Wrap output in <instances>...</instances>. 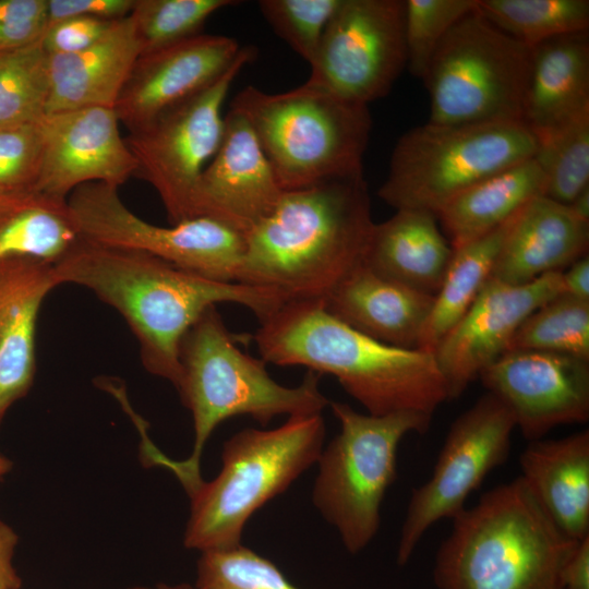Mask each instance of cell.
<instances>
[{
  "label": "cell",
  "mask_w": 589,
  "mask_h": 589,
  "mask_svg": "<svg viewBox=\"0 0 589 589\" xmlns=\"http://www.w3.org/2000/svg\"><path fill=\"white\" fill-rule=\"evenodd\" d=\"M53 268L60 285L85 287L117 310L137 338L144 368L175 387L180 342L206 310L237 303L261 323L285 304L273 289L208 279L151 253L84 238Z\"/></svg>",
  "instance_id": "obj_1"
},
{
  "label": "cell",
  "mask_w": 589,
  "mask_h": 589,
  "mask_svg": "<svg viewBox=\"0 0 589 589\" xmlns=\"http://www.w3.org/2000/svg\"><path fill=\"white\" fill-rule=\"evenodd\" d=\"M374 224L363 173L284 192L245 236L238 283L273 289L285 303L324 302L363 264Z\"/></svg>",
  "instance_id": "obj_2"
},
{
  "label": "cell",
  "mask_w": 589,
  "mask_h": 589,
  "mask_svg": "<svg viewBox=\"0 0 589 589\" xmlns=\"http://www.w3.org/2000/svg\"><path fill=\"white\" fill-rule=\"evenodd\" d=\"M253 336L266 363L334 376L373 416L432 417L448 400L432 352L375 340L332 316L321 301L283 304Z\"/></svg>",
  "instance_id": "obj_3"
},
{
  "label": "cell",
  "mask_w": 589,
  "mask_h": 589,
  "mask_svg": "<svg viewBox=\"0 0 589 589\" xmlns=\"http://www.w3.org/2000/svg\"><path fill=\"white\" fill-rule=\"evenodd\" d=\"M181 374L176 386L193 420L191 455L173 460L148 443L145 461L170 470L189 493L202 480L201 457L213 431L238 416L262 425L275 417L321 414L330 401L318 387L320 376L309 371L297 386H284L268 374L266 362L243 352L216 306L206 310L184 334L179 348Z\"/></svg>",
  "instance_id": "obj_4"
},
{
  "label": "cell",
  "mask_w": 589,
  "mask_h": 589,
  "mask_svg": "<svg viewBox=\"0 0 589 589\" xmlns=\"http://www.w3.org/2000/svg\"><path fill=\"white\" fill-rule=\"evenodd\" d=\"M433 568L436 589H564L578 540L564 534L518 477L453 519Z\"/></svg>",
  "instance_id": "obj_5"
},
{
  "label": "cell",
  "mask_w": 589,
  "mask_h": 589,
  "mask_svg": "<svg viewBox=\"0 0 589 589\" xmlns=\"http://www.w3.org/2000/svg\"><path fill=\"white\" fill-rule=\"evenodd\" d=\"M229 109L249 122L284 192L363 173L368 105L305 82L281 93L249 85Z\"/></svg>",
  "instance_id": "obj_6"
},
{
  "label": "cell",
  "mask_w": 589,
  "mask_h": 589,
  "mask_svg": "<svg viewBox=\"0 0 589 589\" xmlns=\"http://www.w3.org/2000/svg\"><path fill=\"white\" fill-rule=\"evenodd\" d=\"M324 438L322 414L290 417L278 428H247L229 437L218 474L187 493L184 546L204 552L241 544L251 516L316 464Z\"/></svg>",
  "instance_id": "obj_7"
},
{
  "label": "cell",
  "mask_w": 589,
  "mask_h": 589,
  "mask_svg": "<svg viewBox=\"0 0 589 589\" xmlns=\"http://www.w3.org/2000/svg\"><path fill=\"white\" fill-rule=\"evenodd\" d=\"M537 148L536 135L522 121H428L398 139L377 194L396 211L423 209L437 215L474 183L534 157Z\"/></svg>",
  "instance_id": "obj_8"
},
{
  "label": "cell",
  "mask_w": 589,
  "mask_h": 589,
  "mask_svg": "<svg viewBox=\"0 0 589 589\" xmlns=\"http://www.w3.org/2000/svg\"><path fill=\"white\" fill-rule=\"evenodd\" d=\"M329 406L340 431L317 458L312 502L336 529L345 549L356 554L378 531L401 440L411 432H426L432 417L412 411L373 416L338 401Z\"/></svg>",
  "instance_id": "obj_9"
},
{
  "label": "cell",
  "mask_w": 589,
  "mask_h": 589,
  "mask_svg": "<svg viewBox=\"0 0 589 589\" xmlns=\"http://www.w3.org/2000/svg\"><path fill=\"white\" fill-rule=\"evenodd\" d=\"M531 48L477 10L446 35L422 77L429 122L461 124L522 121Z\"/></svg>",
  "instance_id": "obj_10"
},
{
  "label": "cell",
  "mask_w": 589,
  "mask_h": 589,
  "mask_svg": "<svg viewBox=\"0 0 589 589\" xmlns=\"http://www.w3.org/2000/svg\"><path fill=\"white\" fill-rule=\"evenodd\" d=\"M68 204L85 240L151 253L202 277L238 283L245 235L211 217L157 226L134 214L118 188L92 182L75 189Z\"/></svg>",
  "instance_id": "obj_11"
},
{
  "label": "cell",
  "mask_w": 589,
  "mask_h": 589,
  "mask_svg": "<svg viewBox=\"0 0 589 589\" xmlns=\"http://www.w3.org/2000/svg\"><path fill=\"white\" fill-rule=\"evenodd\" d=\"M255 55L253 47H243L236 62L215 83L125 137L137 173L156 190L171 224L193 217L199 179L223 139L224 101L235 79Z\"/></svg>",
  "instance_id": "obj_12"
},
{
  "label": "cell",
  "mask_w": 589,
  "mask_h": 589,
  "mask_svg": "<svg viewBox=\"0 0 589 589\" xmlns=\"http://www.w3.org/2000/svg\"><path fill=\"white\" fill-rule=\"evenodd\" d=\"M515 429L510 410L489 392L453 422L432 476L411 493L397 548L399 566L434 524L456 517L485 477L506 461Z\"/></svg>",
  "instance_id": "obj_13"
},
{
  "label": "cell",
  "mask_w": 589,
  "mask_h": 589,
  "mask_svg": "<svg viewBox=\"0 0 589 589\" xmlns=\"http://www.w3.org/2000/svg\"><path fill=\"white\" fill-rule=\"evenodd\" d=\"M404 0H341L306 82L368 105L385 97L407 67Z\"/></svg>",
  "instance_id": "obj_14"
},
{
  "label": "cell",
  "mask_w": 589,
  "mask_h": 589,
  "mask_svg": "<svg viewBox=\"0 0 589 589\" xmlns=\"http://www.w3.org/2000/svg\"><path fill=\"white\" fill-rule=\"evenodd\" d=\"M489 393L514 416L529 441L564 424L589 419V360L536 351L508 350L479 375Z\"/></svg>",
  "instance_id": "obj_15"
},
{
  "label": "cell",
  "mask_w": 589,
  "mask_h": 589,
  "mask_svg": "<svg viewBox=\"0 0 589 589\" xmlns=\"http://www.w3.org/2000/svg\"><path fill=\"white\" fill-rule=\"evenodd\" d=\"M562 273L546 274L525 285L488 280L466 314L432 352L448 400L458 398L508 350L517 329L533 311L565 292Z\"/></svg>",
  "instance_id": "obj_16"
},
{
  "label": "cell",
  "mask_w": 589,
  "mask_h": 589,
  "mask_svg": "<svg viewBox=\"0 0 589 589\" xmlns=\"http://www.w3.org/2000/svg\"><path fill=\"white\" fill-rule=\"evenodd\" d=\"M113 108L88 107L46 115L40 121L43 160L37 192L60 200L79 187L119 188L137 164Z\"/></svg>",
  "instance_id": "obj_17"
},
{
  "label": "cell",
  "mask_w": 589,
  "mask_h": 589,
  "mask_svg": "<svg viewBox=\"0 0 589 589\" xmlns=\"http://www.w3.org/2000/svg\"><path fill=\"white\" fill-rule=\"evenodd\" d=\"M242 48L232 37L200 34L141 53L115 106L120 123L134 131L204 91L231 68Z\"/></svg>",
  "instance_id": "obj_18"
},
{
  "label": "cell",
  "mask_w": 589,
  "mask_h": 589,
  "mask_svg": "<svg viewBox=\"0 0 589 589\" xmlns=\"http://www.w3.org/2000/svg\"><path fill=\"white\" fill-rule=\"evenodd\" d=\"M283 193L249 122L229 109L219 147L199 179L192 218L211 217L247 236Z\"/></svg>",
  "instance_id": "obj_19"
},
{
  "label": "cell",
  "mask_w": 589,
  "mask_h": 589,
  "mask_svg": "<svg viewBox=\"0 0 589 589\" xmlns=\"http://www.w3.org/2000/svg\"><path fill=\"white\" fill-rule=\"evenodd\" d=\"M589 223L568 205L542 195L515 214L491 278L525 285L543 275L564 272L588 254Z\"/></svg>",
  "instance_id": "obj_20"
},
{
  "label": "cell",
  "mask_w": 589,
  "mask_h": 589,
  "mask_svg": "<svg viewBox=\"0 0 589 589\" xmlns=\"http://www.w3.org/2000/svg\"><path fill=\"white\" fill-rule=\"evenodd\" d=\"M59 285L53 265L31 259L0 263V424L32 387L39 310Z\"/></svg>",
  "instance_id": "obj_21"
},
{
  "label": "cell",
  "mask_w": 589,
  "mask_h": 589,
  "mask_svg": "<svg viewBox=\"0 0 589 589\" xmlns=\"http://www.w3.org/2000/svg\"><path fill=\"white\" fill-rule=\"evenodd\" d=\"M434 296L408 288L371 271H352L323 302L351 328L387 345L418 348Z\"/></svg>",
  "instance_id": "obj_22"
},
{
  "label": "cell",
  "mask_w": 589,
  "mask_h": 589,
  "mask_svg": "<svg viewBox=\"0 0 589 589\" xmlns=\"http://www.w3.org/2000/svg\"><path fill=\"white\" fill-rule=\"evenodd\" d=\"M141 55L128 15L95 45L72 53L49 56L47 115L88 107L113 108Z\"/></svg>",
  "instance_id": "obj_23"
},
{
  "label": "cell",
  "mask_w": 589,
  "mask_h": 589,
  "mask_svg": "<svg viewBox=\"0 0 589 589\" xmlns=\"http://www.w3.org/2000/svg\"><path fill=\"white\" fill-rule=\"evenodd\" d=\"M519 464L521 479L568 538L589 536V431L530 441Z\"/></svg>",
  "instance_id": "obj_24"
},
{
  "label": "cell",
  "mask_w": 589,
  "mask_h": 589,
  "mask_svg": "<svg viewBox=\"0 0 589 589\" xmlns=\"http://www.w3.org/2000/svg\"><path fill=\"white\" fill-rule=\"evenodd\" d=\"M589 111V29L531 47L522 122L537 139Z\"/></svg>",
  "instance_id": "obj_25"
},
{
  "label": "cell",
  "mask_w": 589,
  "mask_h": 589,
  "mask_svg": "<svg viewBox=\"0 0 589 589\" xmlns=\"http://www.w3.org/2000/svg\"><path fill=\"white\" fill-rule=\"evenodd\" d=\"M437 221L428 211L397 209L374 224L363 264L384 278L435 296L453 254Z\"/></svg>",
  "instance_id": "obj_26"
},
{
  "label": "cell",
  "mask_w": 589,
  "mask_h": 589,
  "mask_svg": "<svg viewBox=\"0 0 589 589\" xmlns=\"http://www.w3.org/2000/svg\"><path fill=\"white\" fill-rule=\"evenodd\" d=\"M545 190V175L532 157L474 183L436 217L455 249L501 227Z\"/></svg>",
  "instance_id": "obj_27"
},
{
  "label": "cell",
  "mask_w": 589,
  "mask_h": 589,
  "mask_svg": "<svg viewBox=\"0 0 589 589\" xmlns=\"http://www.w3.org/2000/svg\"><path fill=\"white\" fill-rule=\"evenodd\" d=\"M82 239L67 200L35 192L0 203V263L31 259L55 266Z\"/></svg>",
  "instance_id": "obj_28"
},
{
  "label": "cell",
  "mask_w": 589,
  "mask_h": 589,
  "mask_svg": "<svg viewBox=\"0 0 589 589\" xmlns=\"http://www.w3.org/2000/svg\"><path fill=\"white\" fill-rule=\"evenodd\" d=\"M513 217L485 236L453 249L450 262L434 296L418 349L433 352L472 305L491 278Z\"/></svg>",
  "instance_id": "obj_29"
},
{
  "label": "cell",
  "mask_w": 589,
  "mask_h": 589,
  "mask_svg": "<svg viewBox=\"0 0 589 589\" xmlns=\"http://www.w3.org/2000/svg\"><path fill=\"white\" fill-rule=\"evenodd\" d=\"M476 10L530 48L554 37L589 29L588 0H477Z\"/></svg>",
  "instance_id": "obj_30"
},
{
  "label": "cell",
  "mask_w": 589,
  "mask_h": 589,
  "mask_svg": "<svg viewBox=\"0 0 589 589\" xmlns=\"http://www.w3.org/2000/svg\"><path fill=\"white\" fill-rule=\"evenodd\" d=\"M40 40L0 53V129L38 123L47 115L49 56Z\"/></svg>",
  "instance_id": "obj_31"
},
{
  "label": "cell",
  "mask_w": 589,
  "mask_h": 589,
  "mask_svg": "<svg viewBox=\"0 0 589 589\" xmlns=\"http://www.w3.org/2000/svg\"><path fill=\"white\" fill-rule=\"evenodd\" d=\"M508 350L545 351L589 360V301L565 292L553 298L524 321Z\"/></svg>",
  "instance_id": "obj_32"
},
{
  "label": "cell",
  "mask_w": 589,
  "mask_h": 589,
  "mask_svg": "<svg viewBox=\"0 0 589 589\" xmlns=\"http://www.w3.org/2000/svg\"><path fill=\"white\" fill-rule=\"evenodd\" d=\"M537 140L545 196L568 205L589 185V111Z\"/></svg>",
  "instance_id": "obj_33"
},
{
  "label": "cell",
  "mask_w": 589,
  "mask_h": 589,
  "mask_svg": "<svg viewBox=\"0 0 589 589\" xmlns=\"http://www.w3.org/2000/svg\"><path fill=\"white\" fill-rule=\"evenodd\" d=\"M239 3L232 0H135L129 14L141 53L200 35L216 11Z\"/></svg>",
  "instance_id": "obj_34"
},
{
  "label": "cell",
  "mask_w": 589,
  "mask_h": 589,
  "mask_svg": "<svg viewBox=\"0 0 589 589\" xmlns=\"http://www.w3.org/2000/svg\"><path fill=\"white\" fill-rule=\"evenodd\" d=\"M407 69L422 80L443 39L477 0H404Z\"/></svg>",
  "instance_id": "obj_35"
},
{
  "label": "cell",
  "mask_w": 589,
  "mask_h": 589,
  "mask_svg": "<svg viewBox=\"0 0 589 589\" xmlns=\"http://www.w3.org/2000/svg\"><path fill=\"white\" fill-rule=\"evenodd\" d=\"M195 589H300L269 560L242 544L201 552Z\"/></svg>",
  "instance_id": "obj_36"
},
{
  "label": "cell",
  "mask_w": 589,
  "mask_h": 589,
  "mask_svg": "<svg viewBox=\"0 0 589 589\" xmlns=\"http://www.w3.org/2000/svg\"><path fill=\"white\" fill-rule=\"evenodd\" d=\"M341 0H261L259 9L274 33L309 64Z\"/></svg>",
  "instance_id": "obj_37"
},
{
  "label": "cell",
  "mask_w": 589,
  "mask_h": 589,
  "mask_svg": "<svg viewBox=\"0 0 589 589\" xmlns=\"http://www.w3.org/2000/svg\"><path fill=\"white\" fill-rule=\"evenodd\" d=\"M41 160L40 122L0 129V203L37 192Z\"/></svg>",
  "instance_id": "obj_38"
},
{
  "label": "cell",
  "mask_w": 589,
  "mask_h": 589,
  "mask_svg": "<svg viewBox=\"0 0 589 589\" xmlns=\"http://www.w3.org/2000/svg\"><path fill=\"white\" fill-rule=\"evenodd\" d=\"M47 27V0H0V53L37 43Z\"/></svg>",
  "instance_id": "obj_39"
},
{
  "label": "cell",
  "mask_w": 589,
  "mask_h": 589,
  "mask_svg": "<svg viewBox=\"0 0 589 589\" xmlns=\"http://www.w3.org/2000/svg\"><path fill=\"white\" fill-rule=\"evenodd\" d=\"M117 21L68 17L49 24L40 41L48 56L77 52L99 41Z\"/></svg>",
  "instance_id": "obj_40"
},
{
  "label": "cell",
  "mask_w": 589,
  "mask_h": 589,
  "mask_svg": "<svg viewBox=\"0 0 589 589\" xmlns=\"http://www.w3.org/2000/svg\"><path fill=\"white\" fill-rule=\"evenodd\" d=\"M135 0H47L48 25L74 16L116 21L127 17Z\"/></svg>",
  "instance_id": "obj_41"
},
{
  "label": "cell",
  "mask_w": 589,
  "mask_h": 589,
  "mask_svg": "<svg viewBox=\"0 0 589 589\" xmlns=\"http://www.w3.org/2000/svg\"><path fill=\"white\" fill-rule=\"evenodd\" d=\"M564 589H589V536L578 540L562 568Z\"/></svg>",
  "instance_id": "obj_42"
},
{
  "label": "cell",
  "mask_w": 589,
  "mask_h": 589,
  "mask_svg": "<svg viewBox=\"0 0 589 589\" xmlns=\"http://www.w3.org/2000/svg\"><path fill=\"white\" fill-rule=\"evenodd\" d=\"M17 541L15 531L0 519V589H20L22 586V579L13 565Z\"/></svg>",
  "instance_id": "obj_43"
},
{
  "label": "cell",
  "mask_w": 589,
  "mask_h": 589,
  "mask_svg": "<svg viewBox=\"0 0 589 589\" xmlns=\"http://www.w3.org/2000/svg\"><path fill=\"white\" fill-rule=\"evenodd\" d=\"M565 293L589 301V256L578 259L562 273Z\"/></svg>",
  "instance_id": "obj_44"
},
{
  "label": "cell",
  "mask_w": 589,
  "mask_h": 589,
  "mask_svg": "<svg viewBox=\"0 0 589 589\" xmlns=\"http://www.w3.org/2000/svg\"><path fill=\"white\" fill-rule=\"evenodd\" d=\"M568 206L576 216L589 223V185L579 192Z\"/></svg>",
  "instance_id": "obj_45"
},
{
  "label": "cell",
  "mask_w": 589,
  "mask_h": 589,
  "mask_svg": "<svg viewBox=\"0 0 589 589\" xmlns=\"http://www.w3.org/2000/svg\"><path fill=\"white\" fill-rule=\"evenodd\" d=\"M12 461L0 452V481L11 471Z\"/></svg>",
  "instance_id": "obj_46"
},
{
  "label": "cell",
  "mask_w": 589,
  "mask_h": 589,
  "mask_svg": "<svg viewBox=\"0 0 589 589\" xmlns=\"http://www.w3.org/2000/svg\"><path fill=\"white\" fill-rule=\"evenodd\" d=\"M157 589H195L193 586L188 584H177V585H158Z\"/></svg>",
  "instance_id": "obj_47"
},
{
  "label": "cell",
  "mask_w": 589,
  "mask_h": 589,
  "mask_svg": "<svg viewBox=\"0 0 589 589\" xmlns=\"http://www.w3.org/2000/svg\"><path fill=\"white\" fill-rule=\"evenodd\" d=\"M128 589H153V588L137 586V587H132V588H128Z\"/></svg>",
  "instance_id": "obj_48"
}]
</instances>
